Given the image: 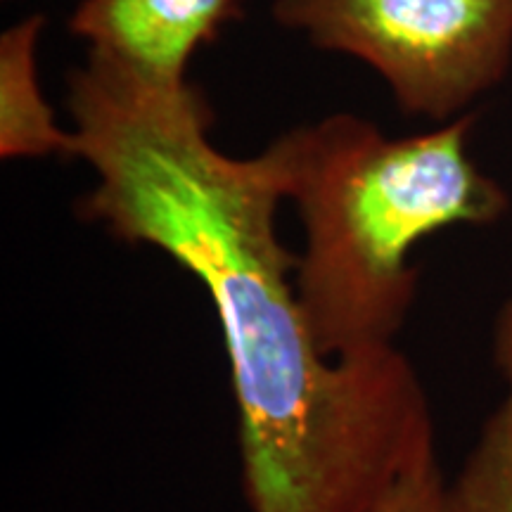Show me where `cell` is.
<instances>
[{"instance_id": "6da1fadb", "label": "cell", "mask_w": 512, "mask_h": 512, "mask_svg": "<svg viewBox=\"0 0 512 512\" xmlns=\"http://www.w3.org/2000/svg\"><path fill=\"white\" fill-rule=\"evenodd\" d=\"M74 157L95 171L83 219L195 275L226 344L242 486L252 512H373L425 448L434 420L396 347L332 358L299 302L297 254L278 238L275 152L216 150L207 98L91 57L67 76Z\"/></svg>"}, {"instance_id": "7a4b0ae2", "label": "cell", "mask_w": 512, "mask_h": 512, "mask_svg": "<svg viewBox=\"0 0 512 512\" xmlns=\"http://www.w3.org/2000/svg\"><path fill=\"white\" fill-rule=\"evenodd\" d=\"M475 114L411 138L332 114L271 145L304 223L299 302L325 356L394 347L418 290L413 247L451 226H489L510 197L472 162Z\"/></svg>"}, {"instance_id": "3957f363", "label": "cell", "mask_w": 512, "mask_h": 512, "mask_svg": "<svg viewBox=\"0 0 512 512\" xmlns=\"http://www.w3.org/2000/svg\"><path fill=\"white\" fill-rule=\"evenodd\" d=\"M273 17L370 64L403 112L434 121L463 117L512 62V0H273Z\"/></svg>"}, {"instance_id": "8992f818", "label": "cell", "mask_w": 512, "mask_h": 512, "mask_svg": "<svg viewBox=\"0 0 512 512\" xmlns=\"http://www.w3.org/2000/svg\"><path fill=\"white\" fill-rule=\"evenodd\" d=\"M503 394L484 420L458 475L444 486V512H512V299L494 325Z\"/></svg>"}, {"instance_id": "277c9868", "label": "cell", "mask_w": 512, "mask_h": 512, "mask_svg": "<svg viewBox=\"0 0 512 512\" xmlns=\"http://www.w3.org/2000/svg\"><path fill=\"white\" fill-rule=\"evenodd\" d=\"M245 0H79L69 29L105 57L155 83H183L190 57L242 15Z\"/></svg>"}, {"instance_id": "52a82bcc", "label": "cell", "mask_w": 512, "mask_h": 512, "mask_svg": "<svg viewBox=\"0 0 512 512\" xmlns=\"http://www.w3.org/2000/svg\"><path fill=\"white\" fill-rule=\"evenodd\" d=\"M444 486L437 448L430 446L403 470L373 512H444Z\"/></svg>"}, {"instance_id": "5b68a950", "label": "cell", "mask_w": 512, "mask_h": 512, "mask_svg": "<svg viewBox=\"0 0 512 512\" xmlns=\"http://www.w3.org/2000/svg\"><path fill=\"white\" fill-rule=\"evenodd\" d=\"M46 19L27 17L0 38V155L74 157V136L57 126L36 79V43Z\"/></svg>"}]
</instances>
